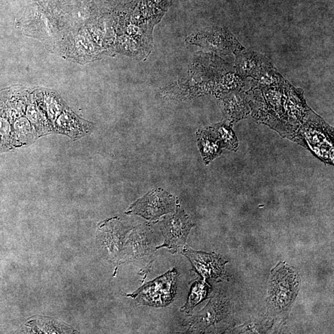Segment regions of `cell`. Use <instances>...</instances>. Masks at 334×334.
<instances>
[{
    "label": "cell",
    "mask_w": 334,
    "mask_h": 334,
    "mask_svg": "<svg viewBox=\"0 0 334 334\" xmlns=\"http://www.w3.org/2000/svg\"><path fill=\"white\" fill-rule=\"evenodd\" d=\"M177 270L173 269L127 296L141 305L160 308L173 302L177 290Z\"/></svg>",
    "instance_id": "1"
},
{
    "label": "cell",
    "mask_w": 334,
    "mask_h": 334,
    "mask_svg": "<svg viewBox=\"0 0 334 334\" xmlns=\"http://www.w3.org/2000/svg\"><path fill=\"white\" fill-rule=\"evenodd\" d=\"M182 254L189 258L193 267L204 278H224L225 262L215 253L196 252L185 247Z\"/></svg>",
    "instance_id": "5"
},
{
    "label": "cell",
    "mask_w": 334,
    "mask_h": 334,
    "mask_svg": "<svg viewBox=\"0 0 334 334\" xmlns=\"http://www.w3.org/2000/svg\"><path fill=\"white\" fill-rule=\"evenodd\" d=\"M207 293V285L204 283H195L191 289L189 300L185 305L182 307L181 311L183 312L190 313L195 307L203 300Z\"/></svg>",
    "instance_id": "11"
},
{
    "label": "cell",
    "mask_w": 334,
    "mask_h": 334,
    "mask_svg": "<svg viewBox=\"0 0 334 334\" xmlns=\"http://www.w3.org/2000/svg\"><path fill=\"white\" fill-rule=\"evenodd\" d=\"M194 226L195 225L191 222L184 211L178 207L175 214L164 220L161 229L165 240L162 245L157 249L166 247L172 253L182 251L185 246L187 237Z\"/></svg>",
    "instance_id": "3"
},
{
    "label": "cell",
    "mask_w": 334,
    "mask_h": 334,
    "mask_svg": "<svg viewBox=\"0 0 334 334\" xmlns=\"http://www.w3.org/2000/svg\"><path fill=\"white\" fill-rule=\"evenodd\" d=\"M15 133L16 138L22 143L32 142L37 138L34 129L26 118H22L17 121L14 124Z\"/></svg>",
    "instance_id": "12"
},
{
    "label": "cell",
    "mask_w": 334,
    "mask_h": 334,
    "mask_svg": "<svg viewBox=\"0 0 334 334\" xmlns=\"http://www.w3.org/2000/svg\"><path fill=\"white\" fill-rule=\"evenodd\" d=\"M10 125L5 121H0V135L7 137L10 135Z\"/></svg>",
    "instance_id": "16"
},
{
    "label": "cell",
    "mask_w": 334,
    "mask_h": 334,
    "mask_svg": "<svg viewBox=\"0 0 334 334\" xmlns=\"http://www.w3.org/2000/svg\"><path fill=\"white\" fill-rule=\"evenodd\" d=\"M214 128L217 131L225 147L236 151L238 147V140L235 136L231 125L224 122L216 124Z\"/></svg>",
    "instance_id": "13"
},
{
    "label": "cell",
    "mask_w": 334,
    "mask_h": 334,
    "mask_svg": "<svg viewBox=\"0 0 334 334\" xmlns=\"http://www.w3.org/2000/svg\"><path fill=\"white\" fill-rule=\"evenodd\" d=\"M262 58L254 53H243L237 59L238 71L243 76H258L262 70Z\"/></svg>",
    "instance_id": "8"
},
{
    "label": "cell",
    "mask_w": 334,
    "mask_h": 334,
    "mask_svg": "<svg viewBox=\"0 0 334 334\" xmlns=\"http://www.w3.org/2000/svg\"><path fill=\"white\" fill-rule=\"evenodd\" d=\"M56 125L57 132L64 134L73 139L81 138L88 135L93 128L92 124L79 120L68 112L59 116Z\"/></svg>",
    "instance_id": "7"
},
{
    "label": "cell",
    "mask_w": 334,
    "mask_h": 334,
    "mask_svg": "<svg viewBox=\"0 0 334 334\" xmlns=\"http://www.w3.org/2000/svg\"><path fill=\"white\" fill-rule=\"evenodd\" d=\"M200 149L205 161H210L219 156L220 142L207 133L202 132L199 139Z\"/></svg>",
    "instance_id": "10"
},
{
    "label": "cell",
    "mask_w": 334,
    "mask_h": 334,
    "mask_svg": "<svg viewBox=\"0 0 334 334\" xmlns=\"http://www.w3.org/2000/svg\"><path fill=\"white\" fill-rule=\"evenodd\" d=\"M27 116L29 120L31 122L37 130V133L40 135H46L49 132L45 127L43 123H41L40 113L38 112L36 107L34 104H31L28 107V111H27Z\"/></svg>",
    "instance_id": "14"
},
{
    "label": "cell",
    "mask_w": 334,
    "mask_h": 334,
    "mask_svg": "<svg viewBox=\"0 0 334 334\" xmlns=\"http://www.w3.org/2000/svg\"><path fill=\"white\" fill-rule=\"evenodd\" d=\"M225 106L227 115L232 118L239 120L249 114V109L243 94L239 93L229 95L225 100Z\"/></svg>",
    "instance_id": "9"
},
{
    "label": "cell",
    "mask_w": 334,
    "mask_h": 334,
    "mask_svg": "<svg viewBox=\"0 0 334 334\" xmlns=\"http://www.w3.org/2000/svg\"><path fill=\"white\" fill-rule=\"evenodd\" d=\"M299 277L290 267H277L271 279L269 298L277 309H284L290 305L297 294Z\"/></svg>",
    "instance_id": "2"
},
{
    "label": "cell",
    "mask_w": 334,
    "mask_h": 334,
    "mask_svg": "<svg viewBox=\"0 0 334 334\" xmlns=\"http://www.w3.org/2000/svg\"><path fill=\"white\" fill-rule=\"evenodd\" d=\"M47 104L48 115H49L50 120L52 121H55L62 111V106L58 102V101L53 98H50L49 100H48Z\"/></svg>",
    "instance_id": "15"
},
{
    "label": "cell",
    "mask_w": 334,
    "mask_h": 334,
    "mask_svg": "<svg viewBox=\"0 0 334 334\" xmlns=\"http://www.w3.org/2000/svg\"><path fill=\"white\" fill-rule=\"evenodd\" d=\"M204 44L211 49L228 52H241L244 48L234 36L223 29L212 30L202 33Z\"/></svg>",
    "instance_id": "6"
},
{
    "label": "cell",
    "mask_w": 334,
    "mask_h": 334,
    "mask_svg": "<svg viewBox=\"0 0 334 334\" xmlns=\"http://www.w3.org/2000/svg\"><path fill=\"white\" fill-rule=\"evenodd\" d=\"M172 196L161 190L149 192L131 205L128 214H136L148 220H156L171 213L175 207Z\"/></svg>",
    "instance_id": "4"
}]
</instances>
